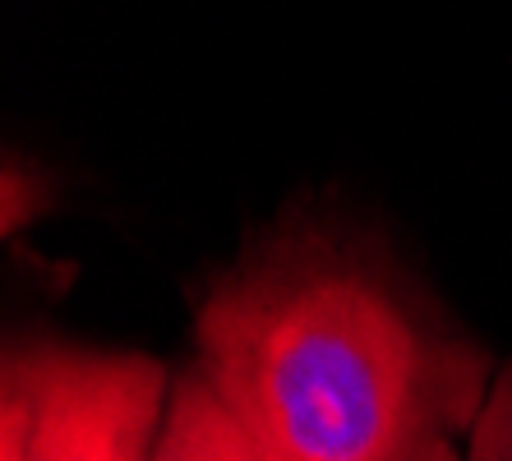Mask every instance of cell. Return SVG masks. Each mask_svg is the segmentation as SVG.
Here are the masks:
<instances>
[{
  "instance_id": "cell-5",
  "label": "cell",
  "mask_w": 512,
  "mask_h": 461,
  "mask_svg": "<svg viewBox=\"0 0 512 461\" xmlns=\"http://www.w3.org/2000/svg\"><path fill=\"white\" fill-rule=\"evenodd\" d=\"M425 461H457L453 443H439V448H429V452H425Z\"/></svg>"
},
{
  "instance_id": "cell-2",
  "label": "cell",
  "mask_w": 512,
  "mask_h": 461,
  "mask_svg": "<svg viewBox=\"0 0 512 461\" xmlns=\"http://www.w3.org/2000/svg\"><path fill=\"white\" fill-rule=\"evenodd\" d=\"M167 402L153 355L19 337L0 369V461H153Z\"/></svg>"
},
{
  "instance_id": "cell-3",
  "label": "cell",
  "mask_w": 512,
  "mask_h": 461,
  "mask_svg": "<svg viewBox=\"0 0 512 461\" xmlns=\"http://www.w3.org/2000/svg\"><path fill=\"white\" fill-rule=\"evenodd\" d=\"M153 461H259L231 411L217 402L199 369H185L171 383L167 420L157 434Z\"/></svg>"
},
{
  "instance_id": "cell-1",
  "label": "cell",
  "mask_w": 512,
  "mask_h": 461,
  "mask_svg": "<svg viewBox=\"0 0 512 461\" xmlns=\"http://www.w3.org/2000/svg\"><path fill=\"white\" fill-rule=\"evenodd\" d=\"M199 374L259 461H425L476 425L485 351L383 249L291 217L208 282Z\"/></svg>"
},
{
  "instance_id": "cell-4",
  "label": "cell",
  "mask_w": 512,
  "mask_h": 461,
  "mask_svg": "<svg viewBox=\"0 0 512 461\" xmlns=\"http://www.w3.org/2000/svg\"><path fill=\"white\" fill-rule=\"evenodd\" d=\"M466 461H512V365L499 369V379L489 383L485 406L471 425Z\"/></svg>"
}]
</instances>
